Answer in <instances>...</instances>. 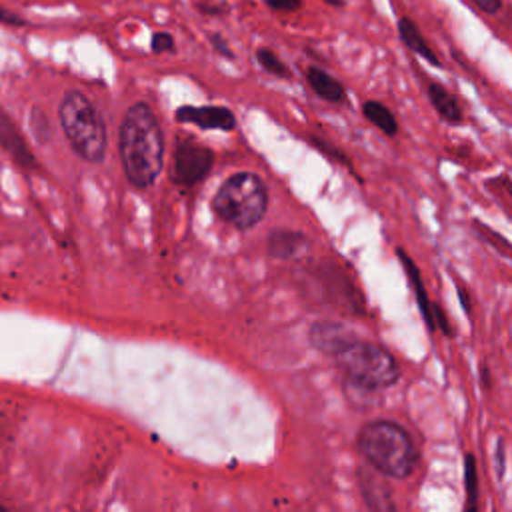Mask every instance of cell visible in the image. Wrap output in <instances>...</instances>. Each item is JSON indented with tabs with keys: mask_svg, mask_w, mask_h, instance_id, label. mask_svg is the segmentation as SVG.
Returning a JSON list of instances; mask_svg holds the SVG:
<instances>
[{
	"mask_svg": "<svg viewBox=\"0 0 512 512\" xmlns=\"http://www.w3.org/2000/svg\"><path fill=\"white\" fill-rule=\"evenodd\" d=\"M473 3H475L478 8H483L485 13H488V15L498 13L500 6H503V0H473Z\"/></svg>",
	"mask_w": 512,
	"mask_h": 512,
	"instance_id": "24",
	"label": "cell"
},
{
	"mask_svg": "<svg viewBox=\"0 0 512 512\" xmlns=\"http://www.w3.org/2000/svg\"><path fill=\"white\" fill-rule=\"evenodd\" d=\"M213 46L218 50L220 55H223L225 58H228V60H233L235 58V53L233 50H230V46H228V43L226 40L220 36V35H213Z\"/></svg>",
	"mask_w": 512,
	"mask_h": 512,
	"instance_id": "23",
	"label": "cell"
},
{
	"mask_svg": "<svg viewBox=\"0 0 512 512\" xmlns=\"http://www.w3.org/2000/svg\"><path fill=\"white\" fill-rule=\"evenodd\" d=\"M118 150L130 185L135 188L155 185L165 166V136L155 110L146 103L126 110L118 130Z\"/></svg>",
	"mask_w": 512,
	"mask_h": 512,
	"instance_id": "1",
	"label": "cell"
},
{
	"mask_svg": "<svg viewBox=\"0 0 512 512\" xmlns=\"http://www.w3.org/2000/svg\"><path fill=\"white\" fill-rule=\"evenodd\" d=\"M397 255L398 258L403 260V265H405V270H407V275L410 278V286L415 288V295H417V300H418V306H420V313H423L425 320H427V325L430 326V330H435L437 325H435V308L433 303L427 298V290H425V285H423V278H420V270L417 268V265L410 260V256L405 253V250H397Z\"/></svg>",
	"mask_w": 512,
	"mask_h": 512,
	"instance_id": "13",
	"label": "cell"
},
{
	"mask_svg": "<svg viewBox=\"0 0 512 512\" xmlns=\"http://www.w3.org/2000/svg\"><path fill=\"white\" fill-rule=\"evenodd\" d=\"M458 295H460V303H463V306L467 308V310H470V305H468V296H467V293L463 290V286L458 285Z\"/></svg>",
	"mask_w": 512,
	"mask_h": 512,
	"instance_id": "26",
	"label": "cell"
},
{
	"mask_svg": "<svg viewBox=\"0 0 512 512\" xmlns=\"http://www.w3.org/2000/svg\"><path fill=\"white\" fill-rule=\"evenodd\" d=\"M306 80H308L310 88L315 90V95L326 100V103H330V105H340L346 96L345 86L340 85L335 76H330L323 68L310 66L306 73Z\"/></svg>",
	"mask_w": 512,
	"mask_h": 512,
	"instance_id": "12",
	"label": "cell"
},
{
	"mask_svg": "<svg viewBox=\"0 0 512 512\" xmlns=\"http://www.w3.org/2000/svg\"><path fill=\"white\" fill-rule=\"evenodd\" d=\"M0 512H8V510H6L3 505H0Z\"/></svg>",
	"mask_w": 512,
	"mask_h": 512,
	"instance_id": "27",
	"label": "cell"
},
{
	"mask_svg": "<svg viewBox=\"0 0 512 512\" xmlns=\"http://www.w3.org/2000/svg\"><path fill=\"white\" fill-rule=\"evenodd\" d=\"M213 208L220 220L236 230L255 228L268 210V190L260 176L236 173L216 190Z\"/></svg>",
	"mask_w": 512,
	"mask_h": 512,
	"instance_id": "5",
	"label": "cell"
},
{
	"mask_svg": "<svg viewBox=\"0 0 512 512\" xmlns=\"http://www.w3.org/2000/svg\"><path fill=\"white\" fill-rule=\"evenodd\" d=\"M358 448L376 473L393 478L413 475L418 460L413 438L403 427L388 420H375L360 430Z\"/></svg>",
	"mask_w": 512,
	"mask_h": 512,
	"instance_id": "2",
	"label": "cell"
},
{
	"mask_svg": "<svg viewBox=\"0 0 512 512\" xmlns=\"http://www.w3.org/2000/svg\"><path fill=\"white\" fill-rule=\"evenodd\" d=\"M30 125H33L35 135H36L40 140H48V136H50V126H48V120H46L43 110L33 108V116H30Z\"/></svg>",
	"mask_w": 512,
	"mask_h": 512,
	"instance_id": "20",
	"label": "cell"
},
{
	"mask_svg": "<svg viewBox=\"0 0 512 512\" xmlns=\"http://www.w3.org/2000/svg\"><path fill=\"white\" fill-rule=\"evenodd\" d=\"M353 335L355 333H350V330L343 325L316 323L313 325V328H310V343H313L320 353L333 356L335 350L343 343H346Z\"/></svg>",
	"mask_w": 512,
	"mask_h": 512,
	"instance_id": "11",
	"label": "cell"
},
{
	"mask_svg": "<svg viewBox=\"0 0 512 512\" xmlns=\"http://www.w3.org/2000/svg\"><path fill=\"white\" fill-rule=\"evenodd\" d=\"M215 165V153L210 148L193 143V140H180L175 146L170 178L176 185L193 186L203 180Z\"/></svg>",
	"mask_w": 512,
	"mask_h": 512,
	"instance_id": "6",
	"label": "cell"
},
{
	"mask_svg": "<svg viewBox=\"0 0 512 512\" xmlns=\"http://www.w3.org/2000/svg\"><path fill=\"white\" fill-rule=\"evenodd\" d=\"M176 123L196 125L205 130H235L236 116L226 106H180L175 113Z\"/></svg>",
	"mask_w": 512,
	"mask_h": 512,
	"instance_id": "7",
	"label": "cell"
},
{
	"mask_svg": "<svg viewBox=\"0 0 512 512\" xmlns=\"http://www.w3.org/2000/svg\"><path fill=\"white\" fill-rule=\"evenodd\" d=\"M465 487H467V510L465 512H477V498H478V478H477V465L475 457H467L465 467Z\"/></svg>",
	"mask_w": 512,
	"mask_h": 512,
	"instance_id": "18",
	"label": "cell"
},
{
	"mask_svg": "<svg viewBox=\"0 0 512 512\" xmlns=\"http://www.w3.org/2000/svg\"><path fill=\"white\" fill-rule=\"evenodd\" d=\"M333 358L350 383L365 390L388 388L400 376L397 360L387 348L360 340L356 335L340 345Z\"/></svg>",
	"mask_w": 512,
	"mask_h": 512,
	"instance_id": "4",
	"label": "cell"
},
{
	"mask_svg": "<svg viewBox=\"0 0 512 512\" xmlns=\"http://www.w3.org/2000/svg\"><path fill=\"white\" fill-rule=\"evenodd\" d=\"M398 35H400V38H403V43H405L410 50H413L415 55L423 56V58L427 60V63H430V65L440 66V60L437 58L435 50L425 43V36L420 35V30H418V26L413 23V20H410V18H400V23H398Z\"/></svg>",
	"mask_w": 512,
	"mask_h": 512,
	"instance_id": "14",
	"label": "cell"
},
{
	"mask_svg": "<svg viewBox=\"0 0 512 512\" xmlns=\"http://www.w3.org/2000/svg\"><path fill=\"white\" fill-rule=\"evenodd\" d=\"M308 240L298 230L276 228L268 235V255L278 260H293L306 250Z\"/></svg>",
	"mask_w": 512,
	"mask_h": 512,
	"instance_id": "10",
	"label": "cell"
},
{
	"mask_svg": "<svg viewBox=\"0 0 512 512\" xmlns=\"http://www.w3.org/2000/svg\"><path fill=\"white\" fill-rule=\"evenodd\" d=\"M150 48L156 55H165V53H173L175 50V36L170 33H155L153 40H150Z\"/></svg>",
	"mask_w": 512,
	"mask_h": 512,
	"instance_id": "19",
	"label": "cell"
},
{
	"mask_svg": "<svg viewBox=\"0 0 512 512\" xmlns=\"http://www.w3.org/2000/svg\"><path fill=\"white\" fill-rule=\"evenodd\" d=\"M356 478L368 512H397L393 493H390L383 477H378L368 467H360L356 470Z\"/></svg>",
	"mask_w": 512,
	"mask_h": 512,
	"instance_id": "9",
	"label": "cell"
},
{
	"mask_svg": "<svg viewBox=\"0 0 512 512\" xmlns=\"http://www.w3.org/2000/svg\"><path fill=\"white\" fill-rule=\"evenodd\" d=\"M268 8L280 10V13H295L303 6V0H265Z\"/></svg>",
	"mask_w": 512,
	"mask_h": 512,
	"instance_id": "21",
	"label": "cell"
},
{
	"mask_svg": "<svg viewBox=\"0 0 512 512\" xmlns=\"http://www.w3.org/2000/svg\"><path fill=\"white\" fill-rule=\"evenodd\" d=\"M255 56H256V63L263 66L268 75L278 76V78H290V76H293V73H290V68L270 48H258Z\"/></svg>",
	"mask_w": 512,
	"mask_h": 512,
	"instance_id": "17",
	"label": "cell"
},
{
	"mask_svg": "<svg viewBox=\"0 0 512 512\" xmlns=\"http://www.w3.org/2000/svg\"><path fill=\"white\" fill-rule=\"evenodd\" d=\"M363 115L370 125H375L378 130H383L385 135L395 136L398 133V123L395 115L390 113L388 106L378 103V100H366L363 105Z\"/></svg>",
	"mask_w": 512,
	"mask_h": 512,
	"instance_id": "16",
	"label": "cell"
},
{
	"mask_svg": "<svg viewBox=\"0 0 512 512\" xmlns=\"http://www.w3.org/2000/svg\"><path fill=\"white\" fill-rule=\"evenodd\" d=\"M58 120L70 148L80 158L93 165L103 163L108 148L106 126L96 106L83 93L68 90L58 105Z\"/></svg>",
	"mask_w": 512,
	"mask_h": 512,
	"instance_id": "3",
	"label": "cell"
},
{
	"mask_svg": "<svg viewBox=\"0 0 512 512\" xmlns=\"http://www.w3.org/2000/svg\"><path fill=\"white\" fill-rule=\"evenodd\" d=\"M428 98H430V105L435 106L437 113L443 116L447 123L460 125V120H463V110H460L457 98L450 95L448 90L433 83L428 86Z\"/></svg>",
	"mask_w": 512,
	"mask_h": 512,
	"instance_id": "15",
	"label": "cell"
},
{
	"mask_svg": "<svg viewBox=\"0 0 512 512\" xmlns=\"http://www.w3.org/2000/svg\"><path fill=\"white\" fill-rule=\"evenodd\" d=\"M0 23L3 25H10V26H25L26 23L20 16H16L15 13H10L8 8L0 6Z\"/></svg>",
	"mask_w": 512,
	"mask_h": 512,
	"instance_id": "22",
	"label": "cell"
},
{
	"mask_svg": "<svg viewBox=\"0 0 512 512\" xmlns=\"http://www.w3.org/2000/svg\"><path fill=\"white\" fill-rule=\"evenodd\" d=\"M497 470H498V477L503 478L505 477V443L503 440H498V448H497Z\"/></svg>",
	"mask_w": 512,
	"mask_h": 512,
	"instance_id": "25",
	"label": "cell"
},
{
	"mask_svg": "<svg viewBox=\"0 0 512 512\" xmlns=\"http://www.w3.org/2000/svg\"><path fill=\"white\" fill-rule=\"evenodd\" d=\"M0 146H3L5 153L15 160V165L20 170L30 173V170L38 168L36 158L25 140L23 133H20L18 126L15 125V120L10 118L3 108H0Z\"/></svg>",
	"mask_w": 512,
	"mask_h": 512,
	"instance_id": "8",
	"label": "cell"
}]
</instances>
